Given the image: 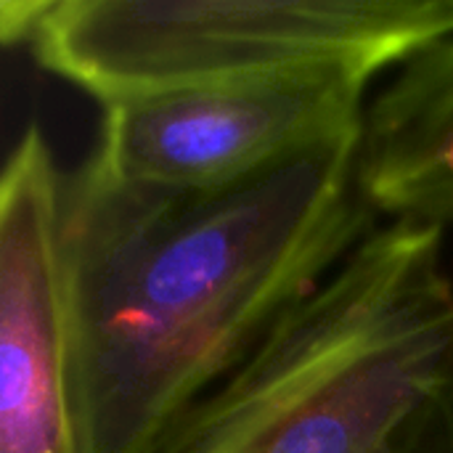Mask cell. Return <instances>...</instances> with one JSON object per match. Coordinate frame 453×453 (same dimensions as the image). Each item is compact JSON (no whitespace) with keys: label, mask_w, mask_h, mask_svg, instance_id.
<instances>
[{"label":"cell","mask_w":453,"mask_h":453,"mask_svg":"<svg viewBox=\"0 0 453 453\" xmlns=\"http://www.w3.org/2000/svg\"><path fill=\"white\" fill-rule=\"evenodd\" d=\"M364 125V122H361ZM361 127L210 188L125 183L90 157L61 188L80 453H151L377 228Z\"/></svg>","instance_id":"cell-1"},{"label":"cell","mask_w":453,"mask_h":453,"mask_svg":"<svg viewBox=\"0 0 453 453\" xmlns=\"http://www.w3.org/2000/svg\"><path fill=\"white\" fill-rule=\"evenodd\" d=\"M443 234L377 226L151 453H453Z\"/></svg>","instance_id":"cell-2"},{"label":"cell","mask_w":453,"mask_h":453,"mask_svg":"<svg viewBox=\"0 0 453 453\" xmlns=\"http://www.w3.org/2000/svg\"><path fill=\"white\" fill-rule=\"evenodd\" d=\"M453 32V0H0L5 45L101 106L340 66L369 77Z\"/></svg>","instance_id":"cell-3"},{"label":"cell","mask_w":453,"mask_h":453,"mask_svg":"<svg viewBox=\"0 0 453 453\" xmlns=\"http://www.w3.org/2000/svg\"><path fill=\"white\" fill-rule=\"evenodd\" d=\"M369 74L340 66L202 82L104 106L90 159L111 178L210 188L364 122Z\"/></svg>","instance_id":"cell-4"},{"label":"cell","mask_w":453,"mask_h":453,"mask_svg":"<svg viewBox=\"0 0 453 453\" xmlns=\"http://www.w3.org/2000/svg\"><path fill=\"white\" fill-rule=\"evenodd\" d=\"M61 188L29 125L0 178V453H80L61 273Z\"/></svg>","instance_id":"cell-5"},{"label":"cell","mask_w":453,"mask_h":453,"mask_svg":"<svg viewBox=\"0 0 453 453\" xmlns=\"http://www.w3.org/2000/svg\"><path fill=\"white\" fill-rule=\"evenodd\" d=\"M358 183L388 223L453 226V32L406 58L366 106Z\"/></svg>","instance_id":"cell-6"}]
</instances>
